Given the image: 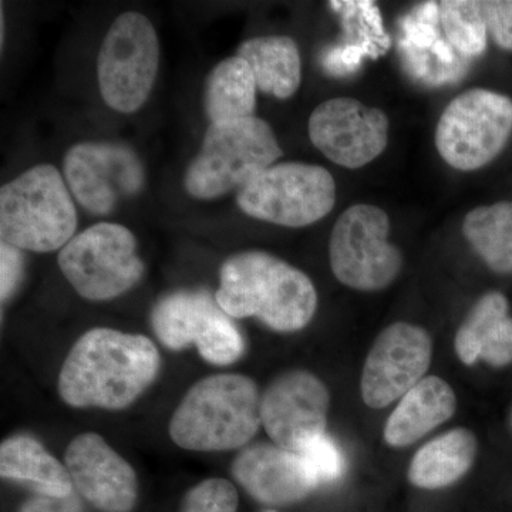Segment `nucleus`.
Listing matches in <instances>:
<instances>
[{"instance_id":"obj_19","label":"nucleus","mask_w":512,"mask_h":512,"mask_svg":"<svg viewBox=\"0 0 512 512\" xmlns=\"http://www.w3.org/2000/svg\"><path fill=\"white\" fill-rule=\"evenodd\" d=\"M456 409L450 384L437 376L424 377L400 399L384 426V440L392 447L410 446L450 420Z\"/></svg>"},{"instance_id":"obj_18","label":"nucleus","mask_w":512,"mask_h":512,"mask_svg":"<svg viewBox=\"0 0 512 512\" xmlns=\"http://www.w3.org/2000/svg\"><path fill=\"white\" fill-rule=\"evenodd\" d=\"M454 346L467 366L480 359L494 367L512 363V318L503 293H485L461 323Z\"/></svg>"},{"instance_id":"obj_21","label":"nucleus","mask_w":512,"mask_h":512,"mask_svg":"<svg viewBox=\"0 0 512 512\" xmlns=\"http://www.w3.org/2000/svg\"><path fill=\"white\" fill-rule=\"evenodd\" d=\"M237 56L251 66L256 86L276 99H289L302 82V60L295 40L286 36L255 37L238 47Z\"/></svg>"},{"instance_id":"obj_11","label":"nucleus","mask_w":512,"mask_h":512,"mask_svg":"<svg viewBox=\"0 0 512 512\" xmlns=\"http://www.w3.org/2000/svg\"><path fill=\"white\" fill-rule=\"evenodd\" d=\"M151 323L168 349L183 350L194 343L211 365H232L245 352L237 325L205 289L168 293L154 306Z\"/></svg>"},{"instance_id":"obj_7","label":"nucleus","mask_w":512,"mask_h":512,"mask_svg":"<svg viewBox=\"0 0 512 512\" xmlns=\"http://www.w3.org/2000/svg\"><path fill=\"white\" fill-rule=\"evenodd\" d=\"M59 266L74 291L94 302L119 298L144 274L136 237L113 222H100L74 235L60 249Z\"/></svg>"},{"instance_id":"obj_2","label":"nucleus","mask_w":512,"mask_h":512,"mask_svg":"<svg viewBox=\"0 0 512 512\" xmlns=\"http://www.w3.org/2000/svg\"><path fill=\"white\" fill-rule=\"evenodd\" d=\"M231 318H258L276 332H296L318 308L311 279L295 266L264 251H245L225 259L215 293Z\"/></svg>"},{"instance_id":"obj_5","label":"nucleus","mask_w":512,"mask_h":512,"mask_svg":"<svg viewBox=\"0 0 512 512\" xmlns=\"http://www.w3.org/2000/svg\"><path fill=\"white\" fill-rule=\"evenodd\" d=\"M281 156L282 148L265 120L251 117L210 124L185 171V190L198 200H215L241 190Z\"/></svg>"},{"instance_id":"obj_8","label":"nucleus","mask_w":512,"mask_h":512,"mask_svg":"<svg viewBox=\"0 0 512 512\" xmlns=\"http://www.w3.org/2000/svg\"><path fill=\"white\" fill-rule=\"evenodd\" d=\"M160 64V42L147 16L127 12L114 20L97 57L101 97L110 109L130 114L144 106Z\"/></svg>"},{"instance_id":"obj_12","label":"nucleus","mask_w":512,"mask_h":512,"mask_svg":"<svg viewBox=\"0 0 512 512\" xmlns=\"http://www.w3.org/2000/svg\"><path fill=\"white\" fill-rule=\"evenodd\" d=\"M67 187L84 210L109 215L124 198L143 191L146 171L136 151L123 143L74 144L63 160Z\"/></svg>"},{"instance_id":"obj_9","label":"nucleus","mask_w":512,"mask_h":512,"mask_svg":"<svg viewBox=\"0 0 512 512\" xmlns=\"http://www.w3.org/2000/svg\"><path fill=\"white\" fill-rule=\"evenodd\" d=\"M389 234V215L375 205H353L340 215L329 242L330 266L340 284L367 292L393 284L403 255Z\"/></svg>"},{"instance_id":"obj_26","label":"nucleus","mask_w":512,"mask_h":512,"mask_svg":"<svg viewBox=\"0 0 512 512\" xmlns=\"http://www.w3.org/2000/svg\"><path fill=\"white\" fill-rule=\"evenodd\" d=\"M238 491L224 478H208L185 494L180 512H237Z\"/></svg>"},{"instance_id":"obj_14","label":"nucleus","mask_w":512,"mask_h":512,"mask_svg":"<svg viewBox=\"0 0 512 512\" xmlns=\"http://www.w3.org/2000/svg\"><path fill=\"white\" fill-rule=\"evenodd\" d=\"M429 333L412 323L397 322L380 333L367 355L362 397L372 409H383L421 382L431 363Z\"/></svg>"},{"instance_id":"obj_31","label":"nucleus","mask_w":512,"mask_h":512,"mask_svg":"<svg viewBox=\"0 0 512 512\" xmlns=\"http://www.w3.org/2000/svg\"><path fill=\"white\" fill-rule=\"evenodd\" d=\"M265 512H276V511H265Z\"/></svg>"},{"instance_id":"obj_22","label":"nucleus","mask_w":512,"mask_h":512,"mask_svg":"<svg viewBox=\"0 0 512 512\" xmlns=\"http://www.w3.org/2000/svg\"><path fill=\"white\" fill-rule=\"evenodd\" d=\"M476 456L477 440L471 431H447L414 454L409 468L410 483L426 490L447 487L470 470Z\"/></svg>"},{"instance_id":"obj_28","label":"nucleus","mask_w":512,"mask_h":512,"mask_svg":"<svg viewBox=\"0 0 512 512\" xmlns=\"http://www.w3.org/2000/svg\"><path fill=\"white\" fill-rule=\"evenodd\" d=\"M485 26L501 49L512 50V0L480 2Z\"/></svg>"},{"instance_id":"obj_29","label":"nucleus","mask_w":512,"mask_h":512,"mask_svg":"<svg viewBox=\"0 0 512 512\" xmlns=\"http://www.w3.org/2000/svg\"><path fill=\"white\" fill-rule=\"evenodd\" d=\"M18 512H83V508L79 494L74 491L67 497L36 493L20 505Z\"/></svg>"},{"instance_id":"obj_20","label":"nucleus","mask_w":512,"mask_h":512,"mask_svg":"<svg viewBox=\"0 0 512 512\" xmlns=\"http://www.w3.org/2000/svg\"><path fill=\"white\" fill-rule=\"evenodd\" d=\"M0 476L32 485L36 493L55 497H67L74 491L67 467L42 443L22 434L10 437L0 446Z\"/></svg>"},{"instance_id":"obj_3","label":"nucleus","mask_w":512,"mask_h":512,"mask_svg":"<svg viewBox=\"0 0 512 512\" xmlns=\"http://www.w3.org/2000/svg\"><path fill=\"white\" fill-rule=\"evenodd\" d=\"M261 403L258 386L249 377L208 376L185 394L168 433L185 450H237L254 439L262 426Z\"/></svg>"},{"instance_id":"obj_17","label":"nucleus","mask_w":512,"mask_h":512,"mask_svg":"<svg viewBox=\"0 0 512 512\" xmlns=\"http://www.w3.org/2000/svg\"><path fill=\"white\" fill-rule=\"evenodd\" d=\"M232 476L252 498L266 505L298 503L318 487L302 457L276 444L242 448L232 463Z\"/></svg>"},{"instance_id":"obj_1","label":"nucleus","mask_w":512,"mask_h":512,"mask_svg":"<svg viewBox=\"0 0 512 512\" xmlns=\"http://www.w3.org/2000/svg\"><path fill=\"white\" fill-rule=\"evenodd\" d=\"M160 367V352L147 336L94 328L64 360L59 394L76 409H127L154 383Z\"/></svg>"},{"instance_id":"obj_6","label":"nucleus","mask_w":512,"mask_h":512,"mask_svg":"<svg viewBox=\"0 0 512 512\" xmlns=\"http://www.w3.org/2000/svg\"><path fill=\"white\" fill-rule=\"evenodd\" d=\"M336 184L320 165L279 163L265 168L237 191V204L255 220L302 228L335 207Z\"/></svg>"},{"instance_id":"obj_10","label":"nucleus","mask_w":512,"mask_h":512,"mask_svg":"<svg viewBox=\"0 0 512 512\" xmlns=\"http://www.w3.org/2000/svg\"><path fill=\"white\" fill-rule=\"evenodd\" d=\"M512 134V100L471 89L451 101L436 128V147L450 167L474 171L490 164Z\"/></svg>"},{"instance_id":"obj_23","label":"nucleus","mask_w":512,"mask_h":512,"mask_svg":"<svg viewBox=\"0 0 512 512\" xmlns=\"http://www.w3.org/2000/svg\"><path fill=\"white\" fill-rule=\"evenodd\" d=\"M255 76L251 66L235 55L218 63L205 83L204 107L211 124L255 117Z\"/></svg>"},{"instance_id":"obj_15","label":"nucleus","mask_w":512,"mask_h":512,"mask_svg":"<svg viewBox=\"0 0 512 512\" xmlns=\"http://www.w3.org/2000/svg\"><path fill=\"white\" fill-rule=\"evenodd\" d=\"M329 392L306 370L276 377L262 396V426L276 446L301 453L323 436L328 424Z\"/></svg>"},{"instance_id":"obj_27","label":"nucleus","mask_w":512,"mask_h":512,"mask_svg":"<svg viewBox=\"0 0 512 512\" xmlns=\"http://www.w3.org/2000/svg\"><path fill=\"white\" fill-rule=\"evenodd\" d=\"M298 454L308 467L316 485L332 483L342 476L343 468H345L342 453L335 441L326 434L311 441Z\"/></svg>"},{"instance_id":"obj_30","label":"nucleus","mask_w":512,"mask_h":512,"mask_svg":"<svg viewBox=\"0 0 512 512\" xmlns=\"http://www.w3.org/2000/svg\"><path fill=\"white\" fill-rule=\"evenodd\" d=\"M0 251H2V286H0V292H2V301H6L15 292L20 276H22L23 255L20 249L5 244V242H2Z\"/></svg>"},{"instance_id":"obj_4","label":"nucleus","mask_w":512,"mask_h":512,"mask_svg":"<svg viewBox=\"0 0 512 512\" xmlns=\"http://www.w3.org/2000/svg\"><path fill=\"white\" fill-rule=\"evenodd\" d=\"M77 229L73 195L55 165L39 164L0 190V238L20 251L53 252Z\"/></svg>"},{"instance_id":"obj_16","label":"nucleus","mask_w":512,"mask_h":512,"mask_svg":"<svg viewBox=\"0 0 512 512\" xmlns=\"http://www.w3.org/2000/svg\"><path fill=\"white\" fill-rule=\"evenodd\" d=\"M77 494L100 512H131L138 500L134 468L96 433L70 441L64 454Z\"/></svg>"},{"instance_id":"obj_24","label":"nucleus","mask_w":512,"mask_h":512,"mask_svg":"<svg viewBox=\"0 0 512 512\" xmlns=\"http://www.w3.org/2000/svg\"><path fill=\"white\" fill-rule=\"evenodd\" d=\"M463 234L494 272L512 274V202L474 208L464 218Z\"/></svg>"},{"instance_id":"obj_32","label":"nucleus","mask_w":512,"mask_h":512,"mask_svg":"<svg viewBox=\"0 0 512 512\" xmlns=\"http://www.w3.org/2000/svg\"><path fill=\"white\" fill-rule=\"evenodd\" d=\"M511 421H512V416H511Z\"/></svg>"},{"instance_id":"obj_25","label":"nucleus","mask_w":512,"mask_h":512,"mask_svg":"<svg viewBox=\"0 0 512 512\" xmlns=\"http://www.w3.org/2000/svg\"><path fill=\"white\" fill-rule=\"evenodd\" d=\"M444 33L454 49L467 57L483 55L487 49L488 30L480 2L444 0L439 3Z\"/></svg>"},{"instance_id":"obj_13","label":"nucleus","mask_w":512,"mask_h":512,"mask_svg":"<svg viewBox=\"0 0 512 512\" xmlns=\"http://www.w3.org/2000/svg\"><path fill=\"white\" fill-rule=\"evenodd\" d=\"M309 137L332 163L355 170L386 150L389 119L382 110L352 97H335L312 111Z\"/></svg>"}]
</instances>
